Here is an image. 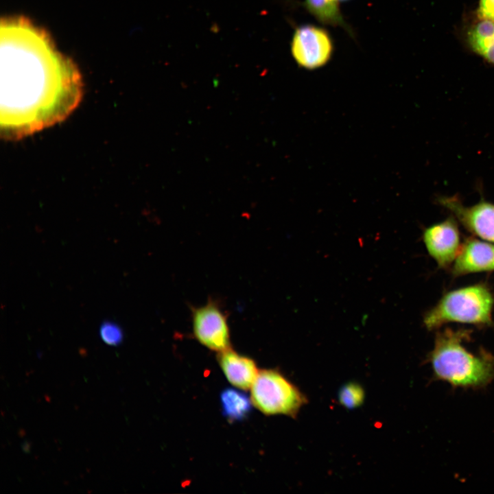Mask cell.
Masks as SVG:
<instances>
[{
    "instance_id": "4",
    "label": "cell",
    "mask_w": 494,
    "mask_h": 494,
    "mask_svg": "<svg viewBox=\"0 0 494 494\" xmlns=\"http://www.w3.org/2000/svg\"><path fill=\"white\" fill-rule=\"evenodd\" d=\"M252 405L266 415L283 414L295 418L307 398L299 388L281 372L263 369L250 388Z\"/></svg>"
},
{
    "instance_id": "16",
    "label": "cell",
    "mask_w": 494,
    "mask_h": 494,
    "mask_svg": "<svg viewBox=\"0 0 494 494\" xmlns=\"http://www.w3.org/2000/svg\"><path fill=\"white\" fill-rule=\"evenodd\" d=\"M478 15L480 19L494 22V0H480Z\"/></svg>"
},
{
    "instance_id": "9",
    "label": "cell",
    "mask_w": 494,
    "mask_h": 494,
    "mask_svg": "<svg viewBox=\"0 0 494 494\" xmlns=\"http://www.w3.org/2000/svg\"><path fill=\"white\" fill-rule=\"evenodd\" d=\"M451 271L454 277L494 271V244L468 239L462 245Z\"/></svg>"
},
{
    "instance_id": "17",
    "label": "cell",
    "mask_w": 494,
    "mask_h": 494,
    "mask_svg": "<svg viewBox=\"0 0 494 494\" xmlns=\"http://www.w3.org/2000/svg\"><path fill=\"white\" fill-rule=\"evenodd\" d=\"M338 1H348V0H338Z\"/></svg>"
},
{
    "instance_id": "8",
    "label": "cell",
    "mask_w": 494,
    "mask_h": 494,
    "mask_svg": "<svg viewBox=\"0 0 494 494\" xmlns=\"http://www.w3.org/2000/svg\"><path fill=\"white\" fill-rule=\"evenodd\" d=\"M423 240L428 254L441 268L454 262L462 246L459 228L452 217L425 228Z\"/></svg>"
},
{
    "instance_id": "14",
    "label": "cell",
    "mask_w": 494,
    "mask_h": 494,
    "mask_svg": "<svg viewBox=\"0 0 494 494\" xmlns=\"http://www.w3.org/2000/svg\"><path fill=\"white\" fill-rule=\"evenodd\" d=\"M338 397L342 406L353 410L363 404L365 392L360 384L351 381L341 387Z\"/></svg>"
},
{
    "instance_id": "7",
    "label": "cell",
    "mask_w": 494,
    "mask_h": 494,
    "mask_svg": "<svg viewBox=\"0 0 494 494\" xmlns=\"http://www.w3.org/2000/svg\"><path fill=\"white\" fill-rule=\"evenodd\" d=\"M437 202L450 211L473 235L494 243V204L481 200L464 206L457 196H440Z\"/></svg>"
},
{
    "instance_id": "6",
    "label": "cell",
    "mask_w": 494,
    "mask_h": 494,
    "mask_svg": "<svg viewBox=\"0 0 494 494\" xmlns=\"http://www.w3.org/2000/svg\"><path fill=\"white\" fill-rule=\"evenodd\" d=\"M191 320L193 334L201 344L218 353L231 348L227 316L218 302L193 307Z\"/></svg>"
},
{
    "instance_id": "15",
    "label": "cell",
    "mask_w": 494,
    "mask_h": 494,
    "mask_svg": "<svg viewBox=\"0 0 494 494\" xmlns=\"http://www.w3.org/2000/svg\"><path fill=\"white\" fill-rule=\"evenodd\" d=\"M99 336L102 340L107 344L117 346L123 340V332L117 324L106 321L99 327Z\"/></svg>"
},
{
    "instance_id": "10",
    "label": "cell",
    "mask_w": 494,
    "mask_h": 494,
    "mask_svg": "<svg viewBox=\"0 0 494 494\" xmlns=\"http://www.w3.org/2000/svg\"><path fill=\"white\" fill-rule=\"evenodd\" d=\"M217 360L225 377L232 385L241 390L251 388L259 371L252 359L230 348L219 352Z\"/></svg>"
},
{
    "instance_id": "11",
    "label": "cell",
    "mask_w": 494,
    "mask_h": 494,
    "mask_svg": "<svg viewBox=\"0 0 494 494\" xmlns=\"http://www.w3.org/2000/svg\"><path fill=\"white\" fill-rule=\"evenodd\" d=\"M467 42L475 53L494 64V22L480 19L468 32Z\"/></svg>"
},
{
    "instance_id": "3",
    "label": "cell",
    "mask_w": 494,
    "mask_h": 494,
    "mask_svg": "<svg viewBox=\"0 0 494 494\" xmlns=\"http://www.w3.org/2000/svg\"><path fill=\"white\" fill-rule=\"evenodd\" d=\"M494 296L489 287L477 283L446 292L423 316L427 329L456 322L481 327L493 325Z\"/></svg>"
},
{
    "instance_id": "5",
    "label": "cell",
    "mask_w": 494,
    "mask_h": 494,
    "mask_svg": "<svg viewBox=\"0 0 494 494\" xmlns=\"http://www.w3.org/2000/svg\"><path fill=\"white\" fill-rule=\"evenodd\" d=\"M333 51V40L325 29L309 24L296 29L291 52L298 66L307 69L320 68L329 61Z\"/></svg>"
},
{
    "instance_id": "13",
    "label": "cell",
    "mask_w": 494,
    "mask_h": 494,
    "mask_svg": "<svg viewBox=\"0 0 494 494\" xmlns=\"http://www.w3.org/2000/svg\"><path fill=\"white\" fill-rule=\"evenodd\" d=\"M220 403L224 416L230 421H242L252 410L250 397L240 390L225 388L220 394Z\"/></svg>"
},
{
    "instance_id": "2",
    "label": "cell",
    "mask_w": 494,
    "mask_h": 494,
    "mask_svg": "<svg viewBox=\"0 0 494 494\" xmlns=\"http://www.w3.org/2000/svg\"><path fill=\"white\" fill-rule=\"evenodd\" d=\"M471 331L446 328L435 337L434 348L427 355L434 377L455 388H480L494 379V355L482 349L469 351L463 343Z\"/></svg>"
},
{
    "instance_id": "1",
    "label": "cell",
    "mask_w": 494,
    "mask_h": 494,
    "mask_svg": "<svg viewBox=\"0 0 494 494\" xmlns=\"http://www.w3.org/2000/svg\"><path fill=\"white\" fill-rule=\"evenodd\" d=\"M1 29V132L18 138L64 119L80 99L81 78L27 19H5Z\"/></svg>"
},
{
    "instance_id": "12",
    "label": "cell",
    "mask_w": 494,
    "mask_h": 494,
    "mask_svg": "<svg viewBox=\"0 0 494 494\" xmlns=\"http://www.w3.org/2000/svg\"><path fill=\"white\" fill-rule=\"evenodd\" d=\"M306 10L319 22L331 26H339L351 36L353 33L344 21L340 12L338 0H305Z\"/></svg>"
}]
</instances>
